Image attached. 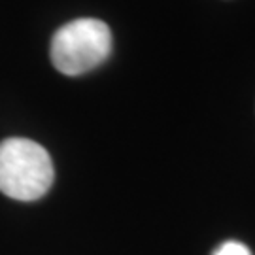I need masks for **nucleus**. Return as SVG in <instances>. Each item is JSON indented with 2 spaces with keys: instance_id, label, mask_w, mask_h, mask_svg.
Listing matches in <instances>:
<instances>
[{
  "instance_id": "2",
  "label": "nucleus",
  "mask_w": 255,
  "mask_h": 255,
  "mask_svg": "<svg viewBox=\"0 0 255 255\" xmlns=\"http://www.w3.org/2000/svg\"><path fill=\"white\" fill-rule=\"evenodd\" d=\"M112 53V30L95 17H80L57 28L49 57L64 76H82L101 66Z\"/></svg>"
},
{
  "instance_id": "1",
  "label": "nucleus",
  "mask_w": 255,
  "mask_h": 255,
  "mask_svg": "<svg viewBox=\"0 0 255 255\" xmlns=\"http://www.w3.org/2000/svg\"><path fill=\"white\" fill-rule=\"evenodd\" d=\"M55 180L51 155L30 138L0 142V193L15 201H38Z\"/></svg>"
},
{
  "instance_id": "3",
  "label": "nucleus",
  "mask_w": 255,
  "mask_h": 255,
  "mask_svg": "<svg viewBox=\"0 0 255 255\" xmlns=\"http://www.w3.org/2000/svg\"><path fill=\"white\" fill-rule=\"evenodd\" d=\"M214 255H252L250 248L237 240H227L214 252Z\"/></svg>"
}]
</instances>
